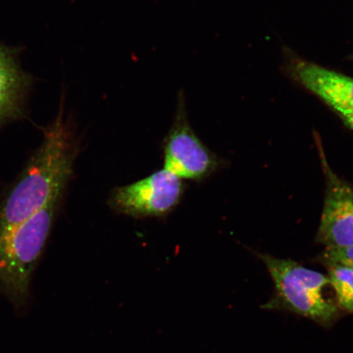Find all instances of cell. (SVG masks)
<instances>
[{"label": "cell", "instance_id": "cell-1", "mask_svg": "<svg viewBox=\"0 0 353 353\" xmlns=\"http://www.w3.org/2000/svg\"><path fill=\"white\" fill-rule=\"evenodd\" d=\"M79 150L76 125L64 110L43 130V139L0 196V236L63 198Z\"/></svg>", "mask_w": 353, "mask_h": 353}, {"label": "cell", "instance_id": "cell-2", "mask_svg": "<svg viewBox=\"0 0 353 353\" xmlns=\"http://www.w3.org/2000/svg\"><path fill=\"white\" fill-rule=\"evenodd\" d=\"M61 199L0 236V294L17 309L26 306L30 283L50 236Z\"/></svg>", "mask_w": 353, "mask_h": 353}, {"label": "cell", "instance_id": "cell-3", "mask_svg": "<svg viewBox=\"0 0 353 353\" xmlns=\"http://www.w3.org/2000/svg\"><path fill=\"white\" fill-rule=\"evenodd\" d=\"M275 285V294L263 308L295 313L322 327L333 326L341 316L329 276L290 259L259 254Z\"/></svg>", "mask_w": 353, "mask_h": 353}, {"label": "cell", "instance_id": "cell-4", "mask_svg": "<svg viewBox=\"0 0 353 353\" xmlns=\"http://www.w3.org/2000/svg\"><path fill=\"white\" fill-rule=\"evenodd\" d=\"M163 148L165 169L181 179H204L220 164L217 156L201 142L190 123L184 91L179 92L174 121Z\"/></svg>", "mask_w": 353, "mask_h": 353}, {"label": "cell", "instance_id": "cell-5", "mask_svg": "<svg viewBox=\"0 0 353 353\" xmlns=\"http://www.w3.org/2000/svg\"><path fill=\"white\" fill-rule=\"evenodd\" d=\"M182 179L163 169L139 182L114 189L109 204L119 214L135 218L160 217L178 205Z\"/></svg>", "mask_w": 353, "mask_h": 353}, {"label": "cell", "instance_id": "cell-6", "mask_svg": "<svg viewBox=\"0 0 353 353\" xmlns=\"http://www.w3.org/2000/svg\"><path fill=\"white\" fill-rule=\"evenodd\" d=\"M287 70L291 78L323 101L353 130V78L290 54Z\"/></svg>", "mask_w": 353, "mask_h": 353}, {"label": "cell", "instance_id": "cell-7", "mask_svg": "<svg viewBox=\"0 0 353 353\" xmlns=\"http://www.w3.org/2000/svg\"><path fill=\"white\" fill-rule=\"evenodd\" d=\"M325 178V196L316 242L325 249L353 246V185L333 172L320 151Z\"/></svg>", "mask_w": 353, "mask_h": 353}, {"label": "cell", "instance_id": "cell-8", "mask_svg": "<svg viewBox=\"0 0 353 353\" xmlns=\"http://www.w3.org/2000/svg\"><path fill=\"white\" fill-rule=\"evenodd\" d=\"M30 85L14 50L0 44V128L25 116Z\"/></svg>", "mask_w": 353, "mask_h": 353}, {"label": "cell", "instance_id": "cell-9", "mask_svg": "<svg viewBox=\"0 0 353 353\" xmlns=\"http://www.w3.org/2000/svg\"><path fill=\"white\" fill-rule=\"evenodd\" d=\"M325 266L339 309L353 313V268L335 263Z\"/></svg>", "mask_w": 353, "mask_h": 353}, {"label": "cell", "instance_id": "cell-10", "mask_svg": "<svg viewBox=\"0 0 353 353\" xmlns=\"http://www.w3.org/2000/svg\"><path fill=\"white\" fill-rule=\"evenodd\" d=\"M321 262L325 265L335 263L353 268V246L343 249H325L321 255Z\"/></svg>", "mask_w": 353, "mask_h": 353}]
</instances>
